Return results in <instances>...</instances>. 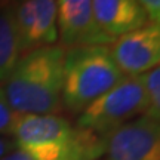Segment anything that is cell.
Listing matches in <instances>:
<instances>
[{
	"instance_id": "6da1fadb",
	"label": "cell",
	"mask_w": 160,
	"mask_h": 160,
	"mask_svg": "<svg viewBox=\"0 0 160 160\" xmlns=\"http://www.w3.org/2000/svg\"><path fill=\"white\" fill-rule=\"evenodd\" d=\"M65 49L45 46L21 55L2 89L18 114H55L61 108Z\"/></svg>"
},
{
	"instance_id": "7a4b0ae2",
	"label": "cell",
	"mask_w": 160,
	"mask_h": 160,
	"mask_svg": "<svg viewBox=\"0 0 160 160\" xmlns=\"http://www.w3.org/2000/svg\"><path fill=\"white\" fill-rule=\"evenodd\" d=\"M123 77L108 46L68 49L64 58L61 102L71 113H82Z\"/></svg>"
},
{
	"instance_id": "3957f363",
	"label": "cell",
	"mask_w": 160,
	"mask_h": 160,
	"mask_svg": "<svg viewBox=\"0 0 160 160\" xmlns=\"http://www.w3.org/2000/svg\"><path fill=\"white\" fill-rule=\"evenodd\" d=\"M148 98L142 76H125L104 95L89 104L77 119V128L108 138L123 125L145 114Z\"/></svg>"
},
{
	"instance_id": "277c9868",
	"label": "cell",
	"mask_w": 160,
	"mask_h": 160,
	"mask_svg": "<svg viewBox=\"0 0 160 160\" xmlns=\"http://www.w3.org/2000/svg\"><path fill=\"white\" fill-rule=\"evenodd\" d=\"M57 27L64 49L114 43L97 24L92 0H57Z\"/></svg>"
},
{
	"instance_id": "5b68a950",
	"label": "cell",
	"mask_w": 160,
	"mask_h": 160,
	"mask_svg": "<svg viewBox=\"0 0 160 160\" xmlns=\"http://www.w3.org/2000/svg\"><path fill=\"white\" fill-rule=\"evenodd\" d=\"M111 55L125 76H142L160 64V25L145 24L111 45Z\"/></svg>"
},
{
	"instance_id": "8992f818",
	"label": "cell",
	"mask_w": 160,
	"mask_h": 160,
	"mask_svg": "<svg viewBox=\"0 0 160 160\" xmlns=\"http://www.w3.org/2000/svg\"><path fill=\"white\" fill-rule=\"evenodd\" d=\"M13 15L21 55L57 42V0H21L13 6Z\"/></svg>"
},
{
	"instance_id": "52a82bcc",
	"label": "cell",
	"mask_w": 160,
	"mask_h": 160,
	"mask_svg": "<svg viewBox=\"0 0 160 160\" xmlns=\"http://www.w3.org/2000/svg\"><path fill=\"white\" fill-rule=\"evenodd\" d=\"M107 160H160V122L139 117L107 139Z\"/></svg>"
},
{
	"instance_id": "ba28073f",
	"label": "cell",
	"mask_w": 160,
	"mask_h": 160,
	"mask_svg": "<svg viewBox=\"0 0 160 160\" xmlns=\"http://www.w3.org/2000/svg\"><path fill=\"white\" fill-rule=\"evenodd\" d=\"M18 148L65 145L74 141L79 128L57 114H19L12 128Z\"/></svg>"
},
{
	"instance_id": "9c48e42d",
	"label": "cell",
	"mask_w": 160,
	"mask_h": 160,
	"mask_svg": "<svg viewBox=\"0 0 160 160\" xmlns=\"http://www.w3.org/2000/svg\"><path fill=\"white\" fill-rule=\"evenodd\" d=\"M107 139L108 138L79 128L76 139L65 145L18 148L2 160H97L105 154Z\"/></svg>"
},
{
	"instance_id": "30bf717a",
	"label": "cell",
	"mask_w": 160,
	"mask_h": 160,
	"mask_svg": "<svg viewBox=\"0 0 160 160\" xmlns=\"http://www.w3.org/2000/svg\"><path fill=\"white\" fill-rule=\"evenodd\" d=\"M97 24L113 40L147 24L148 17L138 0H92Z\"/></svg>"
},
{
	"instance_id": "8fae6325",
	"label": "cell",
	"mask_w": 160,
	"mask_h": 160,
	"mask_svg": "<svg viewBox=\"0 0 160 160\" xmlns=\"http://www.w3.org/2000/svg\"><path fill=\"white\" fill-rule=\"evenodd\" d=\"M13 6L0 2V82H5L21 58Z\"/></svg>"
},
{
	"instance_id": "7c38bea8",
	"label": "cell",
	"mask_w": 160,
	"mask_h": 160,
	"mask_svg": "<svg viewBox=\"0 0 160 160\" xmlns=\"http://www.w3.org/2000/svg\"><path fill=\"white\" fill-rule=\"evenodd\" d=\"M142 83L148 98V108L144 116L160 122V64L142 74Z\"/></svg>"
},
{
	"instance_id": "4fadbf2b",
	"label": "cell",
	"mask_w": 160,
	"mask_h": 160,
	"mask_svg": "<svg viewBox=\"0 0 160 160\" xmlns=\"http://www.w3.org/2000/svg\"><path fill=\"white\" fill-rule=\"evenodd\" d=\"M18 116L19 114L11 108L5 97V92L0 86V133H11Z\"/></svg>"
},
{
	"instance_id": "5bb4252c",
	"label": "cell",
	"mask_w": 160,
	"mask_h": 160,
	"mask_svg": "<svg viewBox=\"0 0 160 160\" xmlns=\"http://www.w3.org/2000/svg\"><path fill=\"white\" fill-rule=\"evenodd\" d=\"M138 2L142 6L147 17L154 24L160 25V0H138Z\"/></svg>"
},
{
	"instance_id": "9a60e30c",
	"label": "cell",
	"mask_w": 160,
	"mask_h": 160,
	"mask_svg": "<svg viewBox=\"0 0 160 160\" xmlns=\"http://www.w3.org/2000/svg\"><path fill=\"white\" fill-rule=\"evenodd\" d=\"M15 147H17L15 141L6 139V138H0V160L3 159L6 154H9Z\"/></svg>"
},
{
	"instance_id": "2e32d148",
	"label": "cell",
	"mask_w": 160,
	"mask_h": 160,
	"mask_svg": "<svg viewBox=\"0 0 160 160\" xmlns=\"http://www.w3.org/2000/svg\"><path fill=\"white\" fill-rule=\"evenodd\" d=\"M0 2H8V3H12V5H17L18 2H21V0H0Z\"/></svg>"
}]
</instances>
